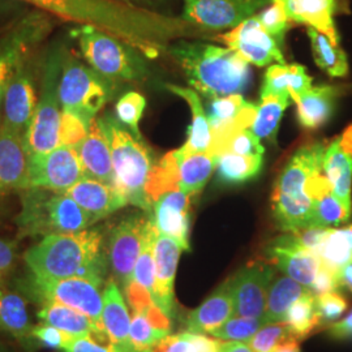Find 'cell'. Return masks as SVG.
<instances>
[{"label":"cell","instance_id":"1","mask_svg":"<svg viewBox=\"0 0 352 352\" xmlns=\"http://www.w3.org/2000/svg\"><path fill=\"white\" fill-rule=\"evenodd\" d=\"M32 277L39 279L85 278L103 286L107 254L100 228L49 235L24 253Z\"/></svg>","mask_w":352,"mask_h":352},{"label":"cell","instance_id":"2","mask_svg":"<svg viewBox=\"0 0 352 352\" xmlns=\"http://www.w3.org/2000/svg\"><path fill=\"white\" fill-rule=\"evenodd\" d=\"M170 52L182 65L189 84L209 100L241 94L250 84V63L228 47L179 42Z\"/></svg>","mask_w":352,"mask_h":352},{"label":"cell","instance_id":"3","mask_svg":"<svg viewBox=\"0 0 352 352\" xmlns=\"http://www.w3.org/2000/svg\"><path fill=\"white\" fill-rule=\"evenodd\" d=\"M327 142L304 145L291 157L278 177L272 195V209L278 227L285 232L311 227L314 200L308 187L316 176L324 173Z\"/></svg>","mask_w":352,"mask_h":352},{"label":"cell","instance_id":"4","mask_svg":"<svg viewBox=\"0 0 352 352\" xmlns=\"http://www.w3.org/2000/svg\"><path fill=\"white\" fill-rule=\"evenodd\" d=\"M52 17L94 26L113 37L141 45L153 28L151 16L115 0H20Z\"/></svg>","mask_w":352,"mask_h":352},{"label":"cell","instance_id":"5","mask_svg":"<svg viewBox=\"0 0 352 352\" xmlns=\"http://www.w3.org/2000/svg\"><path fill=\"white\" fill-rule=\"evenodd\" d=\"M20 193L21 212L16 218L19 238L72 234L94 225L91 217L62 192L28 188Z\"/></svg>","mask_w":352,"mask_h":352},{"label":"cell","instance_id":"6","mask_svg":"<svg viewBox=\"0 0 352 352\" xmlns=\"http://www.w3.org/2000/svg\"><path fill=\"white\" fill-rule=\"evenodd\" d=\"M101 120L111 148L113 187L126 197L128 204L149 212L151 205L145 195V186L155 164L153 153L141 138L126 131L116 118L104 115Z\"/></svg>","mask_w":352,"mask_h":352},{"label":"cell","instance_id":"7","mask_svg":"<svg viewBox=\"0 0 352 352\" xmlns=\"http://www.w3.org/2000/svg\"><path fill=\"white\" fill-rule=\"evenodd\" d=\"M64 50L63 45H54L43 64L41 94L24 138L29 155L46 153L59 146V128L62 118L59 82Z\"/></svg>","mask_w":352,"mask_h":352},{"label":"cell","instance_id":"8","mask_svg":"<svg viewBox=\"0 0 352 352\" xmlns=\"http://www.w3.org/2000/svg\"><path fill=\"white\" fill-rule=\"evenodd\" d=\"M115 93L113 80L81 63L75 55L64 50L59 97L62 110L77 113L93 122Z\"/></svg>","mask_w":352,"mask_h":352},{"label":"cell","instance_id":"9","mask_svg":"<svg viewBox=\"0 0 352 352\" xmlns=\"http://www.w3.org/2000/svg\"><path fill=\"white\" fill-rule=\"evenodd\" d=\"M74 34L84 59L107 78L138 81L145 74L136 55L113 34L89 25L80 26Z\"/></svg>","mask_w":352,"mask_h":352},{"label":"cell","instance_id":"10","mask_svg":"<svg viewBox=\"0 0 352 352\" xmlns=\"http://www.w3.org/2000/svg\"><path fill=\"white\" fill-rule=\"evenodd\" d=\"M52 24V16L34 8L21 16L0 38V128L4 96L14 71L34 47L49 36Z\"/></svg>","mask_w":352,"mask_h":352},{"label":"cell","instance_id":"11","mask_svg":"<svg viewBox=\"0 0 352 352\" xmlns=\"http://www.w3.org/2000/svg\"><path fill=\"white\" fill-rule=\"evenodd\" d=\"M101 287V285L85 278L39 279L30 276L28 280V289H30L34 299L42 302V304L60 302L75 308L89 316L100 329H103V294Z\"/></svg>","mask_w":352,"mask_h":352},{"label":"cell","instance_id":"12","mask_svg":"<svg viewBox=\"0 0 352 352\" xmlns=\"http://www.w3.org/2000/svg\"><path fill=\"white\" fill-rule=\"evenodd\" d=\"M84 176L76 148L59 145L52 151L30 155L29 188L64 192Z\"/></svg>","mask_w":352,"mask_h":352},{"label":"cell","instance_id":"13","mask_svg":"<svg viewBox=\"0 0 352 352\" xmlns=\"http://www.w3.org/2000/svg\"><path fill=\"white\" fill-rule=\"evenodd\" d=\"M30 56L32 54L19 64L3 102L1 126L23 138H25L38 103L34 64Z\"/></svg>","mask_w":352,"mask_h":352},{"label":"cell","instance_id":"14","mask_svg":"<svg viewBox=\"0 0 352 352\" xmlns=\"http://www.w3.org/2000/svg\"><path fill=\"white\" fill-rule=\"evenodd\" d=\"M149 218L144 214H131L113 227L107 243V261L113 276L124 287L132 274L145 238Z\"/></svg>","mask_w":352,"mask_h":352},{"label":"cell","instance_id":"15","mask_svg":"<svg viewBox=\"0 0 352 352\" xmlns=\"http://www.w3.org/2000/svg\"><path fill=\"white\" fill-rule=\"evenodd\" d=\"M273 0H184L183 19L206 29L236 28Z\"/></svg>","mask_w":352,"mask_h":352},{"label":"cell","instance_id":"16","mask_svg":"<svg viewBox=\"0 0 352 352\" xmlns=\"http://www.w3.org/2000/svg\"><path fill=\"white\" fill-rule=\"evenodd\" d=\"M276 272L273 266L263 261H253L230 279L234 298V317L265 316L267 292L273 283Z\"/></svg>","mask_w":352,"mask_h":352},{"label":"cell","instance_id":"17","mask_svg":"<svg viewBox=\"0 0 352 352\" xmlns=\"http://www.w3.org/2000/svg\"><path fill=\"white\" fill-rule=\"evenodd\" d=\"M228 49L236 51L248 63L264 67L273 63L285 64V58L277 41L272 37L257 19L252 16L231 32L215 38Z\"/></svg>","mask_w":352,"mask_h":352},{"label":"cell","instance_id":"18","mask_svg":"<svg viewBox=\"0 0 352 352\" xmlns=\"http://www.w3.org/2000/svg\"><path fill=\"white\" fill-rule=\"evenodd\" d=\"M267 260L285 276L311 289L321 269V260L315 252L300 247L292 235L278 236L266 248Z\"/></svg>","mask_w":352,"mask_h":352},{"label":"cell","instance_id":"19","mask_svg":"<svg viewBox=\"0 0 352 352\" xmlns=\"http://www.w3.org/2000/svg\"><path fill=\"white\" fill-rule=\"evenodd\" d=\"M182 251L184 250L177 241L158 232L154 241L155 291L153 302L170 318L175 315L174 282Z\"/></svg>","mask_w":352,"mask_h":352},{"label":"cell","instance_id":"20","mask_svg":"<svg viewBox=\"0 0 352 352\" xmlns=\"http://www.w3.org/2000/svg\"><path fill=\"white\" fill-rule=\"evenodd\" d=\"M192 196L177 189L167 192L153 204V222L160 234L177 241L184 251H189Z\"/></svg>","mask_w":352,"mask_h":352},{"label":"cell","instance_id":"21","mask_svg":"<svg viewBox=\"0 0 352 352\" xmlns=\"http://www.w3.org/2000/svg\"><path fill=\"white\" fill-rule=\"evenodd\" d=\"M324 174L331 186L333 195L352 212V124L327 144Z\"/></svg>","mask_w":352,"mask_h":352},{"label":"cell","instance_id":"22","mask_svg":"<svg viewBox=\"0 0 352 352\" xmlns=\"http://www.w3.org/2000/svg\"><path fill=\"white\" fill-rule=\"evenodd\" d=\"M30 155L24 138L0 128V196L29 188Z\"/></svg>","mask_w":352,"mask_h":352},{"label":"cell","instance_id":"23","mask_svg":"<svg viewBox=\"0 0 352 352\" xmlns=\"http://www.w3.org/2000/svg\"><path fill=\"white\" fill-rule=\"evenodd\" d=\"M206 110L213 132L214 145L236 131L248 129L256 118L257 106L245 101L241 94H231L213 98Z\"/></svg>","mask_w":352,"mask_h":352},{"label":"cell","instance_id":"24","mask_svg":"<svg viewBox=\"0 0 352 352\" xmlns=\"http://www.w3.org/2000/svg\"><path fill=\"white\" fill-rule=\"evenodd\" d=\"M62 193L77 202L91 217L94 223L128 204L126 197L113 186L88 176H84Z\"/></svg>","mask_w":352,"mask_h":352},{"label":"cell","instance_id":"25","mask_svg":"<svg viewBox=\"0 0 352 352\" xmlns=\"http://www.w3.org/2000/svg\"><path fill=\"white\" fill-rule=\"evenodd\" d=\"M76 149L85 176L113 186L111 148L101 118H96L91 122L88 136Z\"/></svg>","mask_w":352,"mask_h":352},{"label":"cell","instance_id":"26","mask_svg":"<svg viewBox=\"0 0 352 352\" xmlns=\"http://www.w3.org/2000/svg\"><path fill=\"white\" fill-rule=\"evenodd\" d=\"M283 6L289 20L314 28L327 36L333 45L340 46V34L334 23L338 10L337 0H273Z\"/></svg>","mask_w":352,"mask_h":352},{"label":"cell","instance_id":"27","mask_svg":"<svg viewBox=\"0 0 352 352\" xmlns=\"http://www.w3.org/2000/svg\"><path fill=\"white\" fill-rule=\"evenodd\" d=\"M234 316L235 307L228 279L215 289L200 307L189 314L187 317V331L196 334H210Z\"/></svg>","mask_w":352,"mask_h":352},{"label":"cell","instance_id":"28","mask_svg":"<svg viewBox=\"0 0 352 352\" xmlns=\"http://www.w3.org/2000/svg\"><path fill=\"white\" fill-rule=\"evenodd\" d=\"M131 320L126 300L118 283L115 280H109L103 289L102 325L109 338L116 346L126 351L136 352L129 338Z\"/></svg>","mask_w":352,"mask_h":352},{"label":"cell","instance_id":"29","mask_svg":"<svg viewBox=\"0 0 352 352\" xmlns=\"http://www.w3.org/2000/svg\"><path fill=\"white\" fill-rule=\"evenodd\" d=\"M41 324L59 329L69 338H85L106 333L97 327L89 316L60 302H45L38 312Z\"/></svg>","mask_w":352,"mask_h":352},{"label":"cell","instance_id":"30","mask_svg":"<svg viewBox=\"0 0 352 352\" xmlns=\"http://www.w3.org/2000/svg\"><path fill=\"white\" fill-rule=\"evenodd\" d=\"M167 89L187 102L192 113V126L189 128L188 139L180 149L186 154L209 153L213 141V132L208 115L202 107L200 97L192 89L182 88L177 85H167Z\"/></svg>","mask_w":352,"mask_h":352},{"label":"cell","instance_id":"31","mask_svg":"<svg viewBox=\"0 0 352 352\" xmlns=\"http://www.w3.org/2000/svg\"><path fill=\"white\" fill-rule=\"evenodd\" d=\"M337 93L336 87H312L296 102L299 123L307 129H317L325 124L334 110Z\"/></svg>","mask_w":352,"mask_h":352},{"label":"cell","instance_id":"32","mask_svg":"<svg viewBox=\"0 0 352 352\" xmlns=\"http://www.w3.org/2000/svg\"><path fill=\"white\" fill-rule=\"evenodd\" d=\"M175 153L180 190L190 196L200 193L215 170L217 158L209 153L186 154L182 149H176Z\"/></svg>","mask_w":352,"mask_h":352},{"label":"cell","instance_id":"33","mask_svg":"<svg viewBox=\"0 0 352 352\" xmlns=\"http://www.w3.org/2000/svg\"><path fill=\"white\" fill-rule=\"evenodd\" d=\"M32 329L25 299L6 283L0 285V330L25 340L32 337Z\"/></svg>","mask_w":352,"mask_h":352},{"label":"cell","instance_id":"34","mask_svg":"<svg viewBox=\"0 0 352 352\" xmlns=\"http://www.w3.org/2000/svg\"><path fill=\"white\" fill-rule=\"evenodd\" d=\"M307 291L309 289L287 276L277 278L272 283L267 292L266 309H265V317L267 318V321L270 324L285 322V318L291 305Z\"/></svg>","mask_w":352,"mask_h":352},{"label":"cell","instance_id":"35","mask_svg":"<svg viewBox=\"0 0 352 352\" xmlns=\"http://www.w3.org/2000/svg\"><path fill=\"white\" fill-rule=\"evenodd\" d=\"M289 96H265L257 106L256 118L250 126L253 135L258 140L276 142L278 128L286 109L289 107Z\"/></svg>","mask_w":352,"mask_h":352},{"label":"cell","instance_id":"36","mask_svg":"<svg viewBox=\"0 0 352 352\" xmlns=\"http://www.w3.org/2000/svg\"><path fill=\"white\" fill-rule=\"evenodd\" d=\"M215 158L218 180L227 184H238L251 180L260 174L263 167V155H241L226 151Z\"/></svg>","mask_w":352,"mask_h":352},{"label":"cell","instance_id":"37","mask_svg":"<svg viewBox=\"0 0 352 352\" xmlns=\"http://www.w3.org/2000/svg\"><path fill=\"white\" fill-rule=\"evenodd\" d=\"M180 189L179 186V166L175 151H168L164 157L153 164L151 174L145 186V195L148 201L153 204L167 192Z\"/></svg>","mask_w":352,"mask_h":352},{"label":"cell","instance_id":"38","mask_svg":"<svg viewBox=\"0 0 352 352\" xmlns=\"http://www.w3.org/2000/svg\"><path fill=\"white\" fill-rule=\"evenodd\" d=\"M311 39L315 62L322 71L331 77H344L349 74L347 55L340 46L333 45L330 39L314 28H307Z\"/></svg>","mask_w":352,"mask_h":352},{"label":"cell","instance_id":"39","mask_svg":"<svg viewBox=\"0 0 352 352\" xmlns=\"http://www.w3.org/2000/svg\"><path fill=\"white\" fill-rule=\"evenodd\" d=\"M321 263L337 272L352 258V225L330 228L327 238L317 250Z\"/></svg>","mask_w":352,"mask_h":352},{"label":"cell","instance_id":"40","mask_svg":"<svg viewBox=\"0 0 352 352\" xmlns=\"http://www.w3.org/2000/svg\"><path fill=\"white\" fill-rule=\"evenodd\" d=\"M285 322L291 329L292 336L299 342L305 340L321 325L320 317L316 311L315 295L311 291H307L291 305Z\"/></svg>","mask_w":352,"mask_h":352},{"label":"cell","instance_id":"41","mask_svg":"<svg viewBox=\"0 0 352 352\" xmlns=\"http://www.w3.org/2000/svg\"><path fill=\"white\" fill-rule=\"evenodd\" d=\"M351 214L352 212L342 205V202L333 195V192H327L314 204L311 227L337 228L347 223L351 218Z\"/></svg>","mask_w":352,"mask_h":352},{"label":"cell","instance_id":"42","mask_svg":"<svg viewBox=\"0 0 352 352\" xmlns=\"http://www.w3.org/2000/svg\"><path fill=\"white\" fill-rule=\"evenodd\" d=\"M270 324L265 316L261 317H232L222 327H217L210 333L214 338L221 340H239L250 342L253 336Z\"/></svg>","mask_w":352,"mask_h":352},{"label":"cell","instance_id":"43","mask_svg":"<svg viewBox=\"0 0 352 352\" xmlns=\"http://www.w3.org/2000/svg\"><path fill=\"white\" fill-rule=\"evenodd\" d=\"M235 153L241 155H264V146L251 129H240L210 146L209 154L214 157L221 153Z\"/></svg>","mask_w":352,"mask_h":352},{"label":"cell","instance_id":"44","mask_svg":"<svg viewBox=\"0 0 352 352\" xmlns=\"http://www.w3.org/2000/svg\"><path fill=\"white\" fill-rule=\"evenodd\" d=\"M146 107V100L138 91H129L119 98L115 106V118L128 126L129 131L136 136H140L139 124L144 110Z\"/></svg>","mask_w":352,"mask_h":352},{"label":"cell","instance_id":"45","mask_svg":"<svg viewBox=\"0 0 352 352\" xmlns=\"http://www.w3.org/2000/svg\"><path fill=\"white\" fill-rule=\"evenodd\" d=\"M292 338L296 340L286 322H274L260 329L248 343L253 352H276L282 343Z\"/></svg>","mask_w":352,"mask_h":352},{"label":"cell","instance_id":"46","mask_svg":"<svg viewBox=\"0 0 352 352\" xmlns=\"http://www.w3.org/2000/svg\"><path fill=\"white\" fill-rule=\"evenodd\" d=\"M91 122L85 120L80 115L62 110L60 128H59V145L77 148L88 136Z\"/></svg>","mask_w":352,"mask_h":352},{"label":"cell","instance_id":"47","mask_svg":"<svg viewBox=\"0 0 352 352\" xmlns=\"http://www.w3.org/2000/svg\"><path fill=\"white\" fill-rule=\"evenodd\" d=\"M257 19L264 26L265 30L277 41L279 46H282L287 30L294 24L289 20L283 6L278 1H272L269 7L257 14Z\"/></svg>","mask_w":352,"mask_h":352},{"label":"cell","instance_id":"48","mask_svg":"<svg viewBox=\"0 0 352 352\" xmlns=\"http://www.w3.org/2000/svg\"><path fill=\"white\" fill-rule=\"evenodd\" d=\"M170 333L158 330L151 325L144 315H133L131 320V330L129 338L132 347L136 352H142L148 350L158 340H164Z\"/></svg>","mask_w":352,"mask_h":352},{"label":"cell","instance_id":"49","mask_svg":"<svg viewBox=\"0 0 352 352\" xmlns=\"http://www.w3.org/2000/svg\"><path fill=\"white\" fill-rule=\"evenodd\" d=\"M315 302L321 325L333 324L347 309L346 299L337 291L316 295Z\"/></svg>","mask_w":352,"mask_h":352},{"label":"cell","instance_id":"50","mask_svg":"<svg viewBox=\"0 0 352 352\" xmlns=\"http://www.w3.org/2000/svg\"><path fill=\"white\" fill-rule=\"evenodd\" d=\"M64 352H129L116 346L109 336L104 333L101 336L75 338L71 340L63 349Z\"/></svg>","mask_w":352,"mask_h":352},{"label":"cell","instance_id":"51","mask_svg":"<svg viewBox=\"0 0 352 352\" xmlns=\"http://www.w3.org/2000/svg\"><path fill=\"white\" fill-rule=\"evenodd\" d=\"M265 96H289V65L273 64L265 74L261 97Z\"/></svg>","mask_w":352,"mask_h":352},{"label":"cell","instance_id":"52","mask_svg":"<svg viewBox=\"0 0 352 352\" xmlns=\"http://www.w3.org/2000/svg\"><path fill=\"white\" fill-rule=\"evenodd\" d=\"M311 89L312 77L307 74V68L302 64H289V93L291 100L296 103Z\"/></svg>","mask_w":352,"mask_h":352},{"label":"cell","instance_id":"53","mask_svg":"<svg viewBox=\"0 0 352 352\" xmlns=\"http://www.w3.org/2000/svg\"><path fill=\"white\" fill-rule=\"evenodd\" d=\"M123 289L126 294V302L129 304L133 315H142L154 304L151 292L133 279L129 283H126Z\"/></svg>","mask_w":352,"mask_h":352},{"label":"cell","instance_id":"54","mask_svg":"<svg viewBox=\"0 0 352 352\" xmlns=\"http://www.w3.org/2000/svg\"><path fill=\"white\" fill-rule=\"evenodd\" d=\"M32 337L39 340L42 344L51 347V349H59L63 350L64 346L72 340L63 331H60L56 327H51L47 324H41L32 329Z\"/></svg>","mask_w":352,"mask_h":352},{"label":"cell","instance_id":"55","mask_svg":"<svg viewBox=\"0 0 352 352\" xmlns=\"http://www.w3.org/2000/svg\"><path fill=\"white\" fill-rule=\"evenodd\" d=\"M142 352H196V350L190 342L188 331H186L176 336L168 334L164 340H158L155 344Z\"/></svg>","mask_w":352,"mask_h":352},{"label":"cell","instance_id":"56","mask_svg":"<svg viewBox=\"0 0 352 352\" xmlns=\"http://www.w3.org/2000/svg\"><path fill=\"white\" fill-rule=\"evenodd\" d=\"M17 261V244L13 240L0 238V285L11 274Z\"/></svg>","mask_w":352,"mask_h":352},{"label":"cell","instance_id":"57","mask_svg":"<svg viewBox=\"0 0 352 352\" xmlns=\"http://www.w3.org/2000/svg\"><path fill=\"white\" fill-rule=\"evenodd\" d=\"M340 287L337 272L331 270L330 267H327V265L322 264L309 291L316 296V295H321L325 292L337 291Z\"/></svg>","mask_w":352,"mask_h":352},{"label":"cell","instance_id":"58","mask_svg":"<svg viewBox=\"0 0 352 352\" xmlns=\"http://www.w3.org/2000/svg\"><path fill=\"white\" fill-rule=\"evenodd\" d=\"M28 4L20 0H0V26L12 25L24 16Z\"/></svg>","mask_w":352,"mask_h":352},{"label":"cell","instance_id":"59","mask_svg":"<svg viewBox=\"0 0 352 352\" xmlns=\"http://www.w3.org/2000/svg\"><path fill=\"white\" fill-rule=\"evenodd\" d=\"M142 315L146 317V320L155 329L162 330V331H166V333H170V330H171V318L166 315L161 308H158L155 304H153L151 307H149Z\"/></svg>","mask_w":352,"mask_h":352},{"label":"cell","instance_id":"60","mask_svg":"<svg viewBox=\"0 0 352 352\" xmlns=\"http://www.w3.org/2000/svg\"><path fill=\"white\" fill-rule=\"evenodd\" d=\"M329 334L336 340H352V312L340 322L329 327Z\"/></svg>","mask_w":352,"mask_h":352},{"label":"cell","instance_id":"61","mask_svg":"<svg viewBox=\"0 0 352 352\" xmlns=\"http://www.w3.org/2000/svg\"><path fill=\"white\" fill-rule=\"evenodd\" d=\"M217 352H253L248 342L239 340H218Z\"/></svg>","mask_w":352,"mask_h":352},{"label":"cell","instance_id":"62","mask_svg":"<svg viewBox=\"0 0 352 352\" xmlns=\"http://www.w3.org/2000/svg\"><path fill=\"white\" fill-rule=\"evenodd\" d=\"M337 276L340 287H344L352 292V258L347 264L340 267Z\"/></svg>","mask_w":352,"mask_h":352},{"label":"cell","instance_id":"63","mask_svg":"<svg viewBox=\"0 0 352 352\" xmlns=\"http://www.w3.org/2000/svg\"><path fill=\"white\" fill-rule=\"evenodd\" d=\"M276 352H302L300 347H299V340H286L285 343H282L277 349Z\"/></svg>","mask_w":352,"mask_h":352}]
</instances>
